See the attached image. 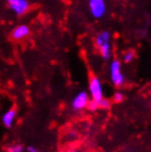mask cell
Returning a JSON list of instances; mask_svg holds the SVG:
<instances>
[{
    "label": "cell",
    "instance_id": "obj_13",
    "mask_svg": "<svg viewBox=\"0 0 151 152\" xmlns=\"http://www.w3.org/2000/svg\"><path fill=\"white\" fill-rule=\"evenodd\" d=\"M22 150H23L22 145H15L9 149V151H11V152H21Z\"/></svg>",
    "mask_w": 151,
    "mask_h": 152
},
{
    "label": "cell",
    "instance_id": "obj_12",
    "mask_svg": "<svg viewBox=\"0 0 151 152\" xmlns=\"http://www.w3.org/2000/svg\"><path fill=\"white\" fill-rule=\"evenodd\" d=\"M87 109L89 111H92V113H94V111H96L97 109H99L98 107V103L96 102V100H94V99H92L89 100V103H88V105H87Z\"/></svg>",
    "mask_w": 151,
    "mask_h": 152
},
{
    "label": "cell",
    "instance_id": "obj_10",
    "mask_svg": "<svg viewBox=\"0 0 151 152\" xmlns=\"http://www.w3.org/2000/svg\"><path fill=\"white\" fill-rule=\"evenodd\" d=\"M98 103V107L99 109H103V110H107V109H109L110 106H111V102H110L108 98H105V97H103L100 100L97 102Z\"/></svg>",
    "mask_w": 151,
    "mask_h": 152
},
{
    "label": "cell",
    "instance_id": "obj_6",
    "mask_svg": "<svg viewBox=\"0 0 151 152\" xmlns=\"http://www.w3.org/2000/svg\"><path fill=\"white\" fill-rule=\"evenodd\" d=\"M7 4L18 15H24L29 9V4L26 0H7Z\"/></svg>",
    "mask_w": 151,
    "mask_h": 152
},
{
    "label": "cell",
    "instance_id": "obj_7",
    "mask_svg": "<svg viewBox=\"0 0 151 152\" xmlns=\"http://www.w3.org/2000/svg\"><path fill=\"white\" fill-rule=\"evenodd\" d=\"M30 33V29L26 24H21L15 27L11 32V38L13 40H22V39L26 38Z\"/></svg>",
    "mask_w": 151,
    "mask_h": 152
},
{
    "label": "cell",
    "instance_id": "obj_4",
    "mask_svg": "<svg viewBox=\"0 0 151 152\" xmlns=\"http://www.w3.org/2000/svg\"><path fill=\"white\" fill-rule=\"evenodd\" d=\"M88 10L94 19H102L107 12L105 0H88Z\"/></svg>",
    "mask_w": 151,
    "mask_h": 152
},
{
    "label": "cell",
    "instance_id": "obj_14",
    "mask_svg": "<svg viewBox=\"0 0 151 152\" xmlns=\"http://www.w3.org/2000/svg\"><path fill=\"white\" fill-rule=\"evenodd\" d=\"M28 151L29 152H37V149L32 148V147H29V148H28Z\"/></svg>",
    "mask_w": 151,
    "mask_h": 152
},
{
    "label": "cell",
    "instance_id": "obj_8",
    "mask_svg": "<svg viewBox=\"0 0 151 152\" xmlns=\"http://www.w3.org/2000/svg\"><path fill=\"white\" fill-rule=\"evenodd\" d=\"M15 109H10V110H8L6 114L2 116V124L6 128H10L12 127L13 125V122H15Z\"/></svg>",
    "mask_w": 151,
    "mask_h": 152
},
{
    "label": "cell",
    "instance_id": "obj_3",
    "mask_svg": "<svg viewBox=\"0 0 151 152\" xmlns=\"http://www.w3.org/2000/svg\"><path fill=\"white\" fill-rule=\"evenodd\" d=\"M88 91L92 99L98 102L104 97V88L103 84L97 76L92 75L88 80Z\"/></svg>",
    "mask_w": 151,
    "mask_h": 152
},
{
    "label": "cell",
    "instance_id": "obj_11",
    "mask_svg": "<svg viewBox=\"0 0 151 152\" xmlns=\"http://www.w3.org/2000/svg\"><path fill=\"white\" fill-rule=\"evenodd\" d=\"M124 99H125V95H124V93L121 91H117L114 93L113 95V102L115 104H120L124 102Z\"/></svg>",
    "mask_w": 151,
    "mask_h": 152
},
{
    "label": "cell",
    "instance_id": "obj_1",
    "mask_svg": "<svg viewBox=\"0 0 151 152\" xmlns=\"http://www.w3.org/2000/svg\"><path fill=\"white\" fill-rule=\"evenodd\" d=\"M95 45L98 50L99 55L108 61L113 54V44H111V35L108 31H100L95 37Z\"/></svg>",
    "mask_w": 151,
    "mask_h": 152
},
{
    "label": "cell",
    "instance_id": "obj_2",
    "mask_svg": "<svg viewBox=\"0 0 151 152\" xmlns=\"http://www.w3.org/2000/svg\"><path fill=\"white\" fill-rule=\"evenodd\" d=\"M109 80L116 88L122 87L126 83V76L122 72L121 62L117 58L111 60L109 64Z\"/></svg>",
    "mask_w": 151,
    "mask_h": 152
},
{
    "label": "cell",
    "instance_id": "obj_9",
    "mask_svg": "<svg viewBox=\"0 0 151 152\" xmlns=\"http://www.w3.org/2000/svg\"><path fill=\"white\" fill-rule=\"evenodd\" d=\"M135 58H136V52H135V50H131V49L127 50L122 54V61H124V63L129 64V63L133 62Z\"/></svg>",
    "mask_w": 151,
    "mask_h": 152
},
{
    "label": "cell",
    "instance_id": "obj_5",
    "mask_svg": "<svg viewBox=\"0 0 151 152\" xmlns=\"http://www.w3.org/2000/svg\"><path fill=\"white\" fill-rule=\"evenodd\" d=\"M91 100V96L86 91H79L78 94L73 98L72 100V108L73 110L81 111L87 108V105Z\"/></svg>",
    "mask_w": 151,
    "mask_h": 152
}]
</instances>
